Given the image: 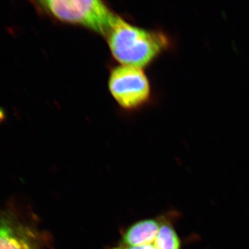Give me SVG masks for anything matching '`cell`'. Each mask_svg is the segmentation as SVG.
I'll list each match as a JSON object with an SVG mask.
<instances>
[{"mask_svg": "<svg viewBox=\"0 0 249 249\" xmlns=\"http://www.w3.org/2000/svg\"><path fill=\"white\" fill-rule=\"evenodd\" d=\"M106 36L113 57L121 65L141 69L170 45L163 33L136 27L119 16Z\"/></svg>", "mask_w": 249, "mask_h": 249, "instance_id": "6da1fadb", "label": "cell"}, {"mask_svg": "<svg viewBox=\"0 0 249 249\" xmlns=\"http://www.w3.org/2000/svg\"><path fill=\"white\" fill-rule=\"evenodd\" d=\"M40 11L68 24H75L107 36L115 22L116 16L106 3L98 0L36 1Z\"/></svg>", "mask_w": 249, "mask_h": 249, "instance_id": "7a4b0ae2", "label": "cell"}, {"mask_svg": "<svg viewBox=\"0 0 249 249\" xmlns=\"http://www.w3.org/2000/svg\"><path fill=\"white\" fill-rule=\"evenodd\" d=\"M108 87L116 103L125 109L143 106L151 93L150 82L142 69L125 65L113 69Z\"/></svg>", "mask_w": 249, "mask_h": 249, "instance_id": "3957f363", "label": "cell"}, {"mask_svg": "<svg viewBox=\"0 0 249 249\" xmlns=\"http://www.w3.org/2000/svg\"><path fill=\"white\" fill-rule=\"evenodd\" d=\"M161 223L155 219L139 221L124 232L121 243L129 246H142L154 244Z\"/></svg>", "mask_w": 249, "mask_h": 249, "instance_id": "277c9868", "label": "cell"}, {"mask_svg": "<svg viewBox=\"0 0 249 249\" xmlns=\"http://www.w3.org/2000/svg\"><path fill=\"white\" fill-rule=\"evenodd\" d=\"M0 249H35L20 227L0 218Z\"/></svg>", "mask_w": 249, "mask_h": 249, "instance_id": "5b68a950", "label": "cell"}, {"mask_svg": "<svg viewBox=\"0 0 249 249\" xmlns=\"http://www.w3.org/2000/svg\"><path fill=\"white\" fill-rule=\"evenodd\" d=\"M156 249H181V243L176 231L168 223H162L154 242Z\"/></svg>", "mask_w": 249, "mask_h": 249, "instance_id": "8992f818", "label": "cell"}, {"mask_svg": "<svg viewBox=\"0 0 249 249\" xmlns=\"http://www.w3.org/2000/svg\"><path fill=\"white\" fill-rule=\"evenodd\" d=\"M112 249H156L154 244L142 246H129L121 243L120 245L116 246Z\"/></svg>", "mask_w": 249, "mask_h": 249, "instance_id": "52a82bcc", "label": "cell"}, {"mask_svg": "<svg viewBox=\"0 0 249 249\" xmlns=\"http://www.w3.org/2000/svg\"><path fill=\"white\" fill-rule=\"evenodd\" d=\"M4 118V112L1 109H0V121L2 120V119Z\"/></svg>", "mask_w": 249, "mask_h": 249, "instance_id": "ba28073f", "label": "cell"}]
</instances>
